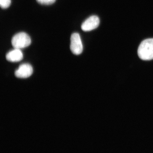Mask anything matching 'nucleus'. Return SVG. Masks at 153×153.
I'll list each match as a JSON object with an SVG mask.
<instances>
[{
	"instance_id": "nucleus-7",
	"label": "nucleus",
	"mask_w": 153,
	"mask_h": 153,
	"mask_svg": "<svg viewBox=\"0 0 153 153\" xmlns=\"http://www.w3.org/2000/svg\"><path fill=\"white\" fill-rule=\"evenodd\" d=\"M11 0H0V6L3 9H7L10 5Z\"/></svg>"
},
{
	"instance_id": "nucleus-8",
	"label": "nucleus",
	"mask_w": 153,
	"mask_h": 153,
	"mask_svg": "<svg viewBox=\"0 0 153 153\" xmlns=\"http://www.w3.org/2000/svg\"><path fill=\"white\" fill-rule=\"evenodd\" d=\"M39 4L42 5H50L55 3L56 0H36Z\"/></svg>"
},
{
	"instance_id": "nucleus-6",
	"label": "nucleus",
	"mask_w": 153,
	"mask_h": 153,
	"mask_svg": "<svg viewBox=\"0 0 153 153\" xmlns=\"http://www.w3.org/2000/svg\"><path fill=\"white\" fill-rule=\"evenodd\" d=\"M23 54L21 49H15L8 52L6 55V59L11 62H17L23 59Z\"/></svg>"
},
{
	"instance_id": "nucleus-4",
	"label": "nucleus",
	"mask_w": 153,
	"mask_h": 153,
	"mask_svg": "<svg viewBox=\"0 0 153 153\" xmlns=\"http://www.w3.org/2000/svg\"><path fill=\"white\" fill-rule=\"evenodd\" d=\"M99 24L100 19L98 16H91L83 22L81 25V29L83 31L88 32L96 29Z\"/></svg>"
},
{
	"instance_id": "nucleus-2",
	"label": "nucleus",
	"mask_w": 153,
	"mask_h": 153,
	"mask_svg": "<svg viewBox=\"0 0 153 153\" xmlns=\"http://www.w3.org/2000/svg\"><path fill=\"white\" fill-rule=\"evenodd\" d=\"M12 44L15 49H22L30 46L31 39L27 33L21 32L16 34L12 39Z\"/></svg>"
},
{
	"instance_id": "nucleus-5",
	"label": "nucleus",
	"mask_w": 153,
	"mask_h": 153,
	"mask_svg": "<svg viewBox=\"0 0 153 153\" xmlns=\"http://www.w3.org/2000/svg\"><path fill=\"white\" fill-rule=\"evenodd\" d=\"M33 73V68L31 65L24 63L20 65L15 72V76L18 78H26L30 77Z\"/></svg>"
},
{
	"instance_id": "nucleus-1",
	"label": "nucleus",
	"mask_w": 153,
	"mask_h": 153,
	"mask_svg": "<svg viewBox=\"0 0 153 153\" xmlns=\"http://www.w3.org/2000/svg\"><path fill=\"white\" fill-rule=\"evenodd\" d=\"M138 55L142 60H149L153 59V38H149L141 43L138 49Z\"/></svg>"
},
{
	"instance_id": "nucleus-3",
	"label": "nucleus",
	"mask_w": 153,
	"mask_h": 153,
	"mask_svg": "<svg viewBox=\"0 0 153 153\" xmlns=\"http://www.w3.org/2000/svg\"><path fill=\"white\" fill-rule=\"evenodd\" d=\"M70 49L74 55H79L83 51V46L80 36L78 33H74L71 35Z\"/></svg>"
}]
</instances>
